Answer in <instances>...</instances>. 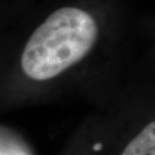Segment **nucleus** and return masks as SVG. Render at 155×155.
<instances>
[{
	"mask_svg": "<svg viewBox=\"0 0 155 155\" xmlns=\"http://www.w3.org/2000/svg\"><path fill=\"white\" fill-rule=\"evenodd\" d=\"M97 37L98 25L87 12L60 8L29 38L21 58L23 71L35 81L54 78L87 55Z\"/></svg>",
	"mask_w": 155,
	"mask_h": 155,
	"instance_id": "nucleus-1",
	"label": "nucleus"
},
{
	"mask_svg": "<svg viewBox=\"0 0 155 155\" xmlns=\"http://www.w3.org/2000/svg\"><path fill=\"white\" fill-rule=\"evenodd\" d=\"M121 155H155V123H148L129 143Z\"/></svg>",
	"mask_w": 155,
	"mask_h": 155,
	"instance_id": "nucleus-2",
	"label": "nucleus"
},
{
	"mask_svg": "<svg viewBox=\"0 0 155 155\" xmlns=\"http://www.w3.org/2000/svg\"><path fill=\"white\" fill-rule=\"evenodd\" d=\"M0 155H30V153L21 143L0 132Z\"/></svg>",
	"mask_w": 155,
	"mask_h": 155,
	"instance_id": "nucleus-3",
	"label": "nucleus"
},
{
	"mask_svg": "<svg viewBox=\"0 0 155 155\" xmlns=\"http://www.w3.org/2000/svg\"><path fill=\"white\" fill-rule=\"evenodd\" d=\"M101 147H102V145L101 144H97V145H94L93 146V150H101Z\"/></svg>",
	"mask_w": 155,
	"mask_h": 155,
	"instance_id": "nucleus-4",
	"label": "nucleus"
}]
</instances>
